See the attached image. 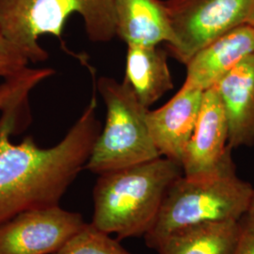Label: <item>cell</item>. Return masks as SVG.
Instances as JSON below:
<instances>
[{
  "instance_id": "cell-1",
  "label": "cell",
  "mask_w": 254,
  "mask_h": 254,
  "mask_svg": "<svg viewBox=\"0 0 254 254\" xmlns=\"http://www.w3.org/2000/svg\"><path fill=\"white\" fill-rule=\"evenodd\" d=\"M80 117L56 145L41 147L32 136L13 143L21 110L1 113L0 224L20 213L60 205L64 194L85 170L100 134L95 86Z\"/></svg>"
},
{
  "instance_id": "cell-2",
  "label": "cell",
  "mask_w": 254,
  "mask_h": 254,
  "mask_svg": "<svg viewBox=\"0 0 254 254\" xmlns=\"http://www.w3.org/2000/svg\"><path fill=\"white\" fill-rule=\"evenodd\" d=\"M182 175L181 165L165 156L98 175L91 225L118 239L145 236Z\"/></svg>"
},
{
  "instance_id": "cell-3",
  "label": "cell",
  "mask_w": 254,
  "mask_h": 254,
  "mask_svg": "<svg viewBox=\"0 0 254 254\" xmlns=\"http://www.w3.org/2000/svg\"><path fill=\"white\" fill-rule=\"evenodd\" d=\"M73 14L84 22L93 43H108L116 36L115 0H0V28L27 55L30 63H43L48 53L41 37L57 38L64 51V27Z\"/></svg>"
},
{
  "instance_id": "cell-4",
  "label": "cell",
  "mask_w": 254,
  "mask_h": 254,
  "mask_svg": "<svg viewBox=\"0 0 254 254\" xmlns=\"http://www.w3.org/2000/svg\"><path fill=\"white\" fill-rule=\"evenodd\" d=\"M254 188L236 173L230 158L213 177L192 180L182 175L166 194L146 244L156 249L173 232L204 222L240 220L251 207Z\"/></svg>"
},
{
  "instance_id": "cell-5",
  "label": "cell",
  "mask_w": 254,
  "mask_h": 254,
  "mask_svg": "<svg viewBox=\"0 0 254 254\" xmlns=\"http://www.w3.org/2000/svg\"><path fill=\"white\" fill-rule=\"evenodd\" d=\"M93 82L107 115L85 170L100 175L161 157L147 124L149 109L127 82L108 76Z\"/></svg>"
},
{
  "instance_id": "cell-6",
  "label": "cell",
  "mask_w": 254,
  "mask_h": 254,
  "mask_svg": "<svg viewBox=\"0 0 254 254\" xmlns=\"http://www.w3.org/2000/svg\"><path fill=\"white\" fill-rule=\"evenodd\" d=\"M165 5L175 37L168 48L185 65L211 42L248 23L254 12V0H167Z\"/></svg>"
},
{
  "instance_id": "cell-7",
  "label": "cell",
  "mask_w": 254,
  "mask_h": 254,
  "mask_svg": "<svg viewBox=\"0 0 254 254\" xmlns=\"http://www.w3.org/2000/svg\"><path fill=\"white\" fill-rule=\"evenodd\" d=\"M87 223L60 205L20 213L0 224V254H54Z\"/></svg>"
},
{
  "instance_id": "cell-8",
  "label": "cell",
  "mask_w": 254,
  "mask_h": 254,
  "mask_svg": "<svg viewBox=\"0 0 254 254\" xmlns=\"http://www.w3.org/2000/svg\"><path fill=\"white\" fill-rule=\"evenodd\" d=\"M228 125L215 87L204 91L200 113L181 160L183 175L192 180L213 177L232 158Z\"/></svg>"
},
{
  "instance_id": "cell-9",
  "label": "cell",
  "mask_w": 254,
  "mask_h": 254,
  "mask_svg": "<svg viewBox=\"0 0 254 254\" xmlns=\"http://www.w3.org/2000/svg\"><path fill=\"white\" fill-rule=\"evenodd\" d=\"M204 91L185 81L164 106L147 113V124L159 153L181 165L200 113Z\"/></svg>"
},
{
  "instance_id": "cell-10",
  "label": "cell",
  "mask_w": 254,
  "mask_h": 254,
  "mask_svg": "<svg viewBox=\"0 0 254 254\" xmlns=\"http://www.w3.org/2000/svg\"><path fill=\"white\" fill-rule=\"evenodd\" d=\"M252 54L254 25L248 22L218 37L194 55L186 65V81L206 91Z\"/></svg>"
},
{
  "instance_id": "cell-11",
  "label": "cell",
  "mask_w": 254,
  "mask_h": 254,
  "mask_svg": "<svg viewBox=\"0 0 254 254\" xmlns=\"http://www.w3.org/2000/svg\"><path fill=\"white\" fill-rule=\"evenodd\" d=\"M222 102L232 149L254 145V54L250 55L215 86Z\"/></svg>"
},
{
  "instance_id": "cell-12",
  "label": "cell",
  "mask_w": 254,
  "mask_h": 254,
  "mask_svg": "<svg viewBox=\"0 0 254 254\" xmlns=\"http://www.w3.org/2000/svg\"><path fill=\"white\" fill-rule=\"evenodd\" d=\"M116 36L127 46L171 47L175 37L169 14L161 0H115Z\"/></svg>"
},
{
  "instance_id": "cell-13",
  "label": "cell",
  "mask_w": 254,
  "mask_h": 254,
  "mask_svg": "<svg viewBox=\"0 0 254 254\" xmlns=\"http://www.w3.org/2000/svg\"><path fill=\"white\" fill-rule=\"evenodd\" d=\"M138 101L149 109L173 89L166 51L158 46H127L126 76Z\"/></svg>"
},
{
  "instance_id": "cell-14",
  "label": "cell",
  "mask_w": 254,
  "mask_h": 254,
  "mask_svg": "<svg viewBox=\"0 0 254 254\" xmlns=\"http://www.w3.org/2000/svg\"><path fill=\"white\" fill-rule=\"evenodd\" d=\"M240 220L204 222L182 228L156 247L158 254H234Z\"/></svg>"
},
{
  "instance_id": "cell-15",
  "label": "cell",
  "mask_w": 254,
  "mask_h": 254,
  "mask_svg": "<svg viewBox=\"0 0 254 254\" xmlns=\"http://www.w3.org/2000/svg\"><path fill=\"white\" fill-rule=\"evenodd\" d=\"M55 73L52 68H30L15 77L0 82V112L23 110L30 92Z\"/></svg>"
},
{
  "instance_id": "cell-16",
  "label": "cell",
  "mask_w": 254,
  "mask_h": 254,
  "mask_svg": "<svg viewBox=\"0 0 254 254\" xmlns=\"http://www.w3.org/2000/svg\"><path fill=\"white\" fill-rule=\"evenodd\" d=\"M54 254H131L91 223H87L73 238Z\"/></svg>"
},
{
  "instance_id": "cell-17",
  "label": "cell",
  "mask_w": 254,
  "mask_h": 254,
  "mask_svg": "<svg viewBox=\"0 0 254 254\" xmlns=\"http://www.w3.org/2000/svg\"><path fill=\"white\" fill-rule=\"evenodd\" d=\"M29 63L27 55L0 28V77L5 80L17 76L27 70Z\"/></svg>"
},
{
  "instance_id": "cell-18",
  "label": "cell",
  "mask_w": 254,
  "mask_h": 254,
  "mask_svg": "<svg viewBox=\"0 0 254 254\" xmlns=\"http://www.w3.org/2000/svg\"><path fill=\"white\" fill-rule=\"evenodd\" d=\"M234 254H254V217L249 214L240 219V233Z\"/></svg>"
},
{
  "instance_id": "cell-19",
  "label": "cell",
  "mask_w": 254,
  "mask_h": 254,
  "mask_svg": "<svg viewBox=\"0 0 254 254\" xmlns=\"http://www.w3.org/2000/svg\"><path fill=\"white\" fill-rule=\"evenodd\" d=\"M248 214H249V215H251V216H253V217H254V196H253V200H252V203H251V207H250V210H249Z\"/></svg>"
},
{
  "instance_id": "cell-20",
  "label": "cell",
  "mask_w": 254,
  "mask_h": 254,
  "mask_svg": "<svg viewBox=\"0 0 254 254\" xmlns=\"http://www.w3.org/2000/svg\"><path fill=\"white\" fill-rule=\"evenodd\" d=\"M249 23H251V24H253V25H254V15H253V17L251 18V20L249 21Z\"/></svg>"
}]
</instances>
